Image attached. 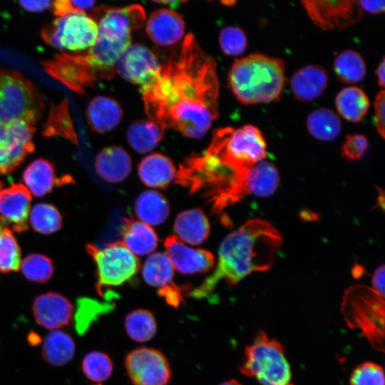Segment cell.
I'll use <instances>...</instances> for the list:
<instances>
[{"label":"cell","instance_id":"6da1fadb","mask_svg":"<svg viewBox=\"0 0 385 385\" xmlns=\"http://www.w3.org/2000/svg\"><path fill=\"white\" fill-rule=\"evenodd\" d=\"M219 87L215 59L190 33L140 93L150 120L198 139L218 116Z\"/></svg>","mask_w":385,"mask_h":385},{"label":"cell","instance_id":"7a4b0ae2","mask_svg":"<svg viewBox=\"0 0 385 385\" xmlns=\"http://www.w3.org/2000/svg\"><path fill=\"white\" fill-rule=\"evenodd\" d=\"M282 236L269 222L250 219L221 242L215 270L191 296L202 298L221 281L235 285L253 272L265 271L274 263Z\"/></svg>","mask_w":385,"mask_h":385},{"label":"cell","instance_id":"3957f363","mask_svg":"<svg viewBox=\"0 0 385 385\" xmlns=\"http://www.w3.org/2000/svg\"><path fill=\"white\" fill-rule=\"evenodd\" d=\"M228 80L233 93L242 103L275 101L285 83L284 63L278 58L252 53L234 61Z\"/></svg>","mask_w":385,"mask_h":385},{"label":"cell","instance_id":"277c9868","mask_svg":"<svg viewBox=\"0 0 385 385\" xmlns=\"http://www.w3.org/2000/svg\"><path fill=\"white\" fill-rule=\"evenodd\" d=\"M341 311L351 328L361 331L372 347L384 351V297L363 284L349 287L343 296Z\"/></svg>","mask_w":385,"mask_h":385},{"label":"cell","instance_id":"5b68a950","mask_svg":"<svg viewBox=\"0 0 385 385\" xmlns=\"http://www.w3.org/2000/svg\"><path fill=\"white\" fill-rule=\"evenodd\" d=\"M206 151L237 170L250 168L267 158L265 138L252 125L216 130Z\"/></svg>","mask_w":385,"mask_h":385},{"label":"cell","instance_id":"8992f818","mask_svg":"<svg viewBox=\"0 0 385 385\" xmlns=\"http://www.w3.org/2000/svg\"><path fill=\"white\" fill-rule=\"evenodd\" d=\"M240 371L257 379L263 385H288L291 379L289 365L284 347L266 333L260 332L245 349Z\"/></svg>","mask_w":385,"mask_h":385},{"label":"cell","instance_id":"52a82bcc","mask_svg":"<svg viewBox=\"0 0 385 385\" xmlns=\"http://www.w3.org/2000/svg\"><path fill=\"white\" fill-rule=\"evenodd\" d=\"M43 104L35 86L21 73L0 70V122L23 119L35 123Z\"/></svg>","mask_w":385,"mask_h":385},{"label":"cell","instance_id":"ba28073f","mask_svg":"<svg viewBox=\"0 0 385 385\" xmlns=\"http://www.w3.org/2000/svg\"><path fill=\"white\" fill-rule=\"evenodd\" d=\"M86 250L93 259L97 271L96 289L103 294L106 288L124 284L140 269V262L122 242L109 243L103 247L88 245Z\"/></svg>","mask_w":385,"mask_h":385},{"label":"cell","instance_id":"9c48e42d","mask_svg":"<svg viewBox=\"0 0 385 385\" xmlns=\"http://www.w3.org/2000/svg\"><path fill=\"white\" fill-rule=\"evenodd\" d=\"M95 20L84 12L60 16L42 30L43 39L61 50L79 51L92 47L98 38Z\"/></svg>","mask_w":385,"mask_h":385},{"label":"cell","instance_id":"30bf717a","mask_svg":"<svg viewBox=\"0 0 385 385\" xmlns=\"http://www.w3.org/2000/svg\"><path fill=\"white\" fill-rule=\"evenodd\" d=\"M34 125L23 119L0 122V174L14 170L33 152Z\"/></svg>","mask_w":385,"mask_h":385},{"label":"cell","instance_id":"8fae6325","mask_svg":"<svg viewBox=\"0 0 385 385\" xmlns=\"http://www.w3.org/2000/svg\"><path fill=\"white\" fill-rule=\"evenodd\" d=\"M125 367L134 385H168L172 376L170 364L159 350L140 347L125 358Z\"/></svg>","mask_w":385,"mask_h":385},{"label":"cell","instance_id":"7c38bea8","mask_svg":"<svg viewBox=\"0 0 385 385\" xmlns=\"http://www.w3.org/2000/svg\"><path fill=\"white\" fill-rule=\"evenodd\" d=\"M313 23L322 30L347 28L357 23L362 16L358 1H302Z\"/></svg>","mask_w":385,"mask_h":385},{"label":"cell","instance_id":"4fadbf2b","mask_svg":"<svg viewBox=\"0 0 385 385\" xmlns=\"http://www.w3.org/2000/svg\"><path fill=\"white\" fill-rule=\"evenodd\" d=\"M46 71L73 91L83 93L98 77L83 55L61 53L43 63Z\"/></svg>","mask_w":385,"mask_h":385},{"label":"cell","instance_id":"5bb4252c","mask_svg":"<svg viewBox=\"0 0 385 385\" xmlns=\"http://www.w3.org/2000/svg\"><path fill=\"white\" fill-rule=\"evenodd\" d=\"M155 55L141 44L130 45L118 58L115 71L125 80L141 86L153 81L160 71Z\"/></svg>","mask_w":385,"mask_h":385},{"label":"cell","instance_id":"9a60e30c","mask_svg":"<svg viewBox=\"0 0 385 385\" xmlns=\"http://www.w3.org/2000/svg\"><path fill=\"white\" fill-rule=\"evenodd\" d=\"M145 20V10L140 5L111 9L99 21L98 35L113 41L130 40L131 31L142 27Z\"/></svg>","mask_w":385,"mask_h":385},{"label":"cell","instance_id":"2e32d148","mask_svg":"<svg viewBox=\"0 0 385 385\" xmlns=\"http://www.w3.org/2000/svg\"><path fill=\"white\" fill-rule=\"evenodd\" d=\"M36 322L50 331L61 329L70 324L73 314V306L65 296L49 292L37 296L32 304Z\"/></svg>","mask_w":385,"mask_h":385},{"label":"cell","instance_id":"e0dca14e","mask_svg":"<svg viewBox=\"0 0 385 385\" xmlns=\"http://www.w3.org/2000/svg\"><path fill=\"white\" fill-rule=\"evenodd\" d=\"M164 245L174 269L182 274L203 273L213 267L214 257L210 252L189 247L175 235L168 236Z\"/></svg>","mask_w":385,"mask_h":385},{"label":"cell","instance_id":"ac0fdd59","mask_svg":"<svg viewBox=\"0 0 385 385\" xmlns=\"http://www.w3.org/2000/svg\"><path fill=\"white\" fill-rule=\"evenodd\" d=\"M31 194L22 184H11L0 190V218L14 230L23 232L28 228Z\"/></svg>","mask_w":385,"mask_h":385},{"label":"cell","instance_id":"d6986e66","mask_svg":"<svg viewBox=\"0 0 385 385\" xmlns=\"http://www.w3.org/2000/svg\"><path fill=\"white\" fill-rule=\"evenodd\" d=\"M146 32L150 38L160 46L176 43L183 36L185 22L176 12L168 9L154 11L146 23Z\"/></svg>","mask_w":385,"mask_h":385},{"label":"cell","instance_id":"ffe728a7","mask_svg":"<svg viewBox=\"0 0 385 385\" xmlns=\"http://www.w3.org/2000/svg\"><path fill=\"white\" fill-rule=\"evenodd\" d=\"M95 168L103 179L109 183H118L129 175L132 163L124 149L119 146H110L97 154Z\"/></svg>","mask_w":385,"mask_h":385},{"label":"cell","instance_id":"44dd1931","mask_svg":"<svg viewBox=\"0 0 385 385\" xmlns=\"http://www.w3.org/2000/svg\"><path fill=\"white\" fill-rule=\"evenodd\" d=\"M327 81V74L324 68L318 65H307L293 74L290 85L299 101L310 102L322 94Z\"/></svg>","mask_w":385,"mask_h":385},{"label":"cell","instance_id":"7402d4cb","mask_svg":"<svg viewBox=\"0 0 385 385\" xmlns=\"http://www.w3.org/2000/svg\"><path fill=\"white\" fill-rule=\"evenodd\" d=\"M86 115L92 129L104 133L118 125L123 118V110L115 100L99 96L89 103Z\"/></svg>","mask_w":385,"mask_h":385},{"label":"cell","instance_id":"603a6c76","mask_svg":"<svg viewBox=\"0 0 385 385\" xmlns=\"http://www.w3.org/2000/svg\"><path fill=\"white\" fill-rule=\"evenodd\" d=\"M140 180L148 187L164 188L176 177L175 168L170 158L160 153L145 156L138 165Z\"/></svg>","mask_w":385,"mask_h":385},{"label":"cell","instance_id":"cb8c5ba5","mask_svg":"<svg viewBox=\"0 0 385 385\" xmlns=\"http://www.w3.org/2000/svg\"><path fill=\"white\" fill-rule=\"evenodd\" d=\"M174 228L178 238L194 245L202 244L210 233L209 221L199 208L180 212L175 220Z\"/></svg>","mask_w":385,"mask_h":385},{"label":"cell","instance_id":"d4e9b609","mask_svg":"<svg viewBox=\"0 0 385 385\" xmlns=\"http://www.w3.org/2000/svg\"><path fill=\"white\" fill-rule=\"evenodd\" d=\"M122 242L135 255L151 253L158 246V238L153 229L141 221L125 220Z\"/></svg>","mask_w":385,"mask_h":385},{"label":"cell","instance_id":"484cf974","mask_svg":"<svg viewBox=\"0 0 385 385\" xmlns=\"http://www.w3.org/2000/svg\"><path fill=\"white\" fill-rule=\"evenodd\" d=\"M76 345L71 336L61 330L50 331L43 341L41 354L50 365L61 366L74 356Z\"/></svg>","mask_w":385,"mask_h":385},{"label":"cell","instance_id":"4316f807","mask_svg":"<svg viewBox=\"0 0 385 385\" xmlns=\"http://www.w3.org/2000/svg\"><path fill=\"white\" fill-rule=\"evenodd\" d=\"M22 178L24 186L36 197L49 193L56 183L53 165L43 158L32 161L24 170Z\"/></svg>","mask_w":385,"mask_h":385},{"label":"cell","instance_id":"83f0119b","mask_svg":"<svg viewBox=\"0 0 385 385\" xmlns=\"http://www.w3.org/2000/svg\"><path fill=\"white\" fill-rule=\"evenodd\" d=\"M134 211L141 222L150 225H158L168 218L170 207L166 198L155 190L143 192L137 197Z\"/></svg>","mask_w":385,"mask_h":385},{"label":"cell","instance_id":"f1b7e54d","mask_svg":"<svg viewBox=\"0 0 385 385\" xmlns=\"http://www.w3.org/2000/svg\"><path fill=\"white\" fill-rule=\"evenodd\" d=\"M165 129L151 120L133 121L127 130V139L133 150L146 153L157 146L164 136Z\"/></svg>","mask_w":385,"mask_h":385},{"label":"cell","instance_id":"f546056e","mask_svg":"<svg viewBox=\"0 0 385 385\" xmlns=\"http://www.w3.org/2000/svg\"><path fill=\"white\" fill-rule=\"evenodd\" d=\"M335 103L340 115L354 123L364 117L370 105L364 91L356 86L342 89L336 97Z\"/></svg>","mask_w":385,"mask_h":385},{"label":"cell","instance_id":"4dcf8cb0","mask_svg":"<svg viewBox=\"0 0 385 385\" xmlns=\"http://www.w3.org/2000/svg\"><path fill=\"white\" fill-rule=\"evenodd\" d=\"M307 126L313 137L324 141L334 140L342 130L339 116L327 108H319L311 112L307 118Z\"/></svg>","mask_w":385,"mask_h":385},{"label":"cell","instance_id":"1f68e13d","mask_svg":"<svg viewBox=\"0 0 385 385\" xmlns=\"http://www.w3.org/2000/svg\"><path fill=\"white\" fill-rule=\"evenodd\" d=\"M174 267L168 256L161 252L154 253L145 262L142 274L145 282L158 288V290L170 287L173 281Z\"/></svg>","mask_w":385,"mask_h":385},{"label":"cell","instance_id":"d6a6232c","mask_svg":"<svg viewBox=\"0 0 385 385\" xmlns=\"http://www.w3.org/2000/svg\"><path fill=\"white\" fill-rule=\"evenodd\" d=\"M125 328L128 336L137 342H145L154 337L157 323L151 311L137 309L127 314Z\"/></svg>","mask_w":385,"mask_h":385},{"label":"cell","instance_id":"836d02e7","mask_svg":"<svg viewBox=\"0 0 385 385\" xmlns=\"http://www.w3.org/2000/svg\"><path fill=\"white\" fill-rule=\"evenodd\" d=\"M334 67L339 80L344 83H359L366 75L364 61L351 49L339 53L334 59Z\"/></svg>","mask_w":385,"mask_h":385},{"label":"cell","instance_id":"e575fe53","mask_svg":"<svg viewBox=\"0 0 385 385\" xmlns=\"http://www.w3.org/2000/svg\"><path fill=\"white\" fill-rule=\"evenodd\" d=\"M29 219L32 228L43 235H50L58 231L62 225V216L53 205L40 202L34 205Z\"/></svg>","mask_w":385,"mask_h":385},{"label":"cell","instance_id":"d590c367","mask_svg":"<svg viewBox=\"0 0 385 385\" xmlns=\"http://www.w3.org/2000/svg\"><path fill=\"white\" fill-rule=\"evenodd\" d=\"M81 367L83 374L90 381L95 385H101L111 376L113 364L107 354L93 351L84 356Z\"/></svg>","mask_w":385,"mask_h":385},{"label":"cell","instance_id":"8d00e7d4","mask_svg":"<svg viewBox=\"0 0 385 385\" xmlns=\"http://www.w3.org/2000/svg\"><path fill=\"white\" fill-rule=\"evenodd\" d=\"M20 269L29 281L44 283L53 276V265L49 257L38 253L28 255L21 262Z\"/></svg>","mask_w":385,"mask_h":385},{"label":"cell","instance_id":"74e56055","mask_svg":"<svg viewBox=\"0 0 385 385\" xmlns=\"http://www.w3.org/2000/svg\"><path fill=\"white\" fill-rule=\"evenodd\" d=\"M21 250L11 230H0V272H16L21 265Z\"/></svg>","mask_w":385,"mask_h":385},{"label":"cell","instance_id":"f35d334b","mask_svg":"<svg viewBox=\"0 0 385 385\" xmlns=\"http://www.w3.org/2000/svg\"><path fill=\"white\" fill-rule=\"evenodd\" d=\"M47 135H63L76 141V134L68 116L66 103H62L51 110L45 132Z\"/></svg>","mask_w":385,"mask_h":385},{"label":"cell","instance_id":"ab89813d","mask_svg":"<svg viewBox=\"0 0 385 385\" xmlns=\"http://www.w3.org/2000/svg\"><path fill=\"white\" fill-rule=\"evenodd\" d=\"M219 43L222 51L228 56H240L247 45L245 32L239 27L228 26L220 32Z\"/></svg>","mask_w":385,"mask_h":385},{"label":"cell","instance_id":"60d3db41","mask_svg":"<svg viewBox=\"0 0 385 385\" xmlns=\"http://www.w3.org/2000/svg\"><path fill=\"white\" fill-rule=\"evenodd\" d=\"M351 385H384L383 369L373 362H365L353 371Z\"/></svg>","mask_w":385,"mask_h":385},{"label":"cell","instance_id":"b9f144b4","mask_svg":"<svg viewBox=\"0 0 385 385\" xmlns=\"http://www.w3.org/2000/svg\"><path fill=\"white\" fill-rule=\"evenodd\" d=\"M368 148L366 138L361 134L347 135L342 148V154L349 160L360 158Z\"/></svg>","mask_w":385,"mask_h":385},{"label":"cell","instance_id":"7bdbcfd3","mask_svg":"<svg viewBox=\"0 0 385 385\" xmlns=\"http://www.w3.org/2000/svg\"><path fill=\"white\" fill-rule=\"evenodd\" d=\"M53 10L56 16H63L74 12H84L95 4L93 1L60 0L53 2Z\"/></svg>","mask_w":385,"mask_h":385},{"label":"cell","instance_id":"ee69618b","mask_svg":"<svg viewBox=\"0 0 385 385\" xmlns=\"http://www.w3.org/2000/svg\"><path fill=\"white\" fill-rule=\"evenodd\" d=\"M385 92L381 90L376 95L374 101L375 124L377 131L382 138H384L385 132Z\"/></svg>","mask_w":385,"mask_h":385},{"label":"cell","instance_id":"f6af8a7d","mask_svg":"<svg viewBox=\"0 0 385 385\" xmlns=\"http://www.w3.org/2000/svg\"><path fill=\"white\" fill-rule=\"evenodd\" d=\"M183 289L174 284L170 287L158 290V294L163 297L170 306L178 307L183 302Z\"/></svg>","mask_w":385,"mask_h":385},{"label":"cell","instance_id":"bcb514c9","mask_svg":"<svg viewBox=\"0 0 385 385\" xmlns=\"http://www.w3.org/2000/svg\"><path fill=\"white\" fill-rule=\"evenodd\" d=\"M19 5L31 12H41L48 9L53 4L51 1H21Z\"/></svg>","mask_w":385,"mask_h":385},{"label":"cell","instance_id":"7dc6e473","mask_svg":"<svg viewBox=\"0 0 385 385\" xmlns=\"http://www.w3.org/2000/svg\"><path fill=\"white\" fill-rule=\"evenodd\" d=\"M373 289L384 297V265L379 267L374 272L371 280Z\"/></svg>","mask_w":385,"mask_h":385},{"label":"cell","instance_id":"c3c4849f","mask_svg":"<svg viewBox=\"0 0 385 385\" xmlns=\"http://www.w3.org/2000/svg\"><path fill=\"white\" fill-rule=\"evenodd\" d=\"M362 11H366L373 14L383 13L385 9L384 1H358Z\"/></svg>","mask_w":385,"mask_h":385},{"label":"cell","instance_id":"681fc988","mask_svg":"<svg viewBox=\"0 0 385 385\" xmlns=\"http://www.w3.org/2000/svg\"><path fill=\"white\" fill-rule=\"evenodd\" d=\"M384 58H383L381 63L379 64L376 71V75L377 77L378 83L381 87L384 86Z\"/></svg>","mask_w":385,"mask_h":385},{"label":"cell","instance_id":"f907efd6","mask_svg":"<svg viewBox=\"0 0 385 385\" xmlns=\"http://www.w3.org/2000/svg\"><path fill=\"white\" fill-rule=\"evenodd\" d=\"M155 3L162 4H168L172 8H174L178 4L181 3V1H156Z\"/></svg>","mask_w":385,"mask_h":385},{"label":"cell","instance_id":"816d5d0a","mask_svg":"<svg viewBox=\"0 0 385 385\" xmlns=\"http://www.w3.org/2000/svg\"><path fill=\"white\" fill-rule=\"evenodd\" d=\"M220 385H242L240 382L235 379H232L230 381H225Z\"/></svg>","mask_w":385,"mask_h":385},{"label":"cell","instance_id":"f5cc1de1","mask_svg":"<svg viewBox=\"0 0 385 385\" xmlns=\"http://www.w3.org/2000/svg\"><path fill=\"white\" fill-rule=\"evenodd\" d=\"M4 225L2 224V223H0V230H2L3 228H4Z\"/></svg>","mask_w":385,"mask_h":385},{"label":"cell","instance_id":"db71d44e","mask_svg":"<svg viewBox=\"0 0 385 385\" xmlns=\"http://www.w3.org/2000/svg\"><path fill=\"white\" fill-rule=\"evenodd\" d=\"M0 223H2V224L4 225V223L2 222V220H1V218H0Z\"/></svg>","mask_w":385,"mask_h":385},{"label":"cell","instance_id":"11a10c76","mask_svg":"<svg viewBox=\"0 0 385 385\" xmlns=\"http://www.w3.org/2000/svg\"><path fill=\"white\" fill-rule=\"evenodd\" d=\"M0 187H1V183H0Z\"/></svg>","mask_w":385,"mask_h":385}]
</instances>
